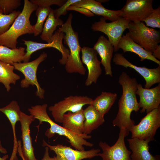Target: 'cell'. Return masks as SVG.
Masks as SVG:
<instances>
[{
  "label": "cell",
  "instance_id": "obj_1",
  "mask_svg": "<svg viewBox=\"0 0 160 160\" xmlns=\"http://www.w3.org/2000/svg\"><path fill=\"white\" fill-rule=\"evenodd\" d=\"M118 83L122 87V94L118 102V112L112 124L129 133L135 125V121L131 118V113L133 111L137 113L140 108L136 94L138 83L136 78L131 77L124 71L119 76Z\"/></svg>",
  "mask_w": 160,
  "mask_h": 160
},
{
  "label": "cell",
  "instance_id": "obj_2",
  "mask_svg": "<svg viewBox=\"0 0 160 160\" xmlns=\"http://www.w3.org/2000/svg\"><path fill=\"white\" fill-rule=\"evenodd\" d=\"M47 104H44L32 106L28 109L30 115L39 121V124L36 126L38 132L40 125L43 122H46L50 125V127L45 133V135L49 139L53 137L55 134L64 136L69 140L68 141L71 146L79 151H84V146L90 147L93 146V143L86 140L91 138V135L84 133L80 135L74 133L54 122L48 114L47 111Z\"/></svg>",
  "mask_w": 160,
  "mask_h": 160
},
{
  "label": "cell",
  "instance_id": "obj_3",
  "mask_svg": "<svg viewBox=\"0 0 160 160\" xmlns=\"http://www.w3.org/2000/svg\"><path fill=\"white\" fill-rule=\"evenodd\" d=\"M73 17L72 14L70 13L65 22L58 29L64 33V43L68 46L70 52L65 64V69L68 73H76L84 75L86 69L80 58L81 47L79 42L78 34L72 26Z\"/></svg>",
  "mask_w": 160,
  "mask_h": 160
},
{
  "label": "cell",
  "instance_id": "obj_4",
  "mask_svg": "<svg viewBox=\"0 0 160 160\" xmlns=\"http://www.w3.org/2000/svg\"><path fill=\"white\" fill-rule=\"evenodd\" d=\"M38 7L28 0H24L23 9L9 29L0 35V45L12 49L17 48V39L20 36L33 33L30 18Z\"/></svg>",
  "mask_w": 160,
  "mask_h": 160
},
{
  "label": "cell",
  "instance_id": "obj_5",
  "mask_svg": "<svg viewBox=\"0 0 160 160\" xmlns=\"http://www.w3.org/2000/svg\"><path fill=\"white\" fill-rule=\"evenodd\" d=\"M128 29L129 36L152 54L160 42V32L147 26L143 22L130 21Z\"/></svg>",
  "mask_w": 160,
  "mask_h": 160
},
{
  "label": "cell",
  "instance_id": "obj_6",
  "mask_svg": "<svg viewBox=\"0 0 160 160\" xmlns=\"http://www.w3.org/2000/svg\"><path fill=\"white\" fill-rule=\"evenodd\" d=\"M47 57V54L44 52L32 61L23 63H14L12 65L15 69L21 72L24 76V78L22 80L20 83L21 87L26 88L31 85L35 86L37 89L36 95L41 99H44L45 91L41 87L38 83L37 71L39 65L44 61Z\"/></svg>",
  "mask_w": 160,
  "mask_h": 160
},
{
  "label": "cell",
  "instance_id": "obj_7",
  "mask_svg": "<svg viewBox=\"0 0 160 160\" xmlns=\"http://www.w3.org/2000/svg\"><path fill=\"white\" fill-rule=\"evenodd\" d=\"M160 127V107L147 113L137 125L130 129L131 138H136L150 141L154 140V137Z\"/></svg>",
  "mask_w": 160,
  "mask_h": 160
},
{
  "label": "cell",
  "instance_id": "obj_8",
  "mask_svg": "<svg viewBox=\"0 0 160 160\" xmlns=\"http://www.w3.org/2000/svg\"><path fill=\"white\" fill-rule=\"evenodd\" d=\"M106 20L101 17L99 21L92 24L91 28L94 31L100 32L107 35L108 40L113 46L114 51L117 52L118 43L124 32L128 29L130 21L121 17L109 23Z\"/></svg>",
  "mask_w": 160,
  "mask_h": 160
},
{
  "label": "cell",
  "instance_id": "obj_9",
  "mask_svg": "<svg viewBox=\"0 0 160 160\" xmlns=\"http://www.w3.org/2000/svg\"><path fill=\"white\" fill-rule=\"evenodd\" d=\"M92 100L87 96L70 95L49 106L48 110L55 121L62 123L63 114L69 111L74 113L80 110L84 105H90Z\"/></svg>",
  "mask_w": 160,
  "mask_h": 160
},
{
  "label": "cell",
  "instance_id": "obj_10",
  "mask_svg": "<svg viewBox=\"0 0 160 160\" xmlns=\"http://www.w3.org/2000/svg\"><path fill=\"white\" fill-rule=\"evenodd\" d=\"M64 33L58 29L55 31L52 37V41L47 44L38 43L31 40H23L24 44L26 46V52L24 56L23 62H29L31 55L39 50L52 47L58 50L62 54V58L59 60L60 63L65 65L70 52L69 49L63 45V41Z\"/></svg>",
  "mask_w": 160,
  "mask_h": 160
},
{
  "label": "cell",
  "instance_id": "obj_11",
  "mask_svg": "<svg viewBox=\"0 0 160 160\" xmlns=\"http://www.w3.org/2000/svg\"><path fill=\"white\" fill-rule=\"evenodd\" d=\"M129 133L123 128L120 129L118 138L115 143L110 146L105 142L100 141L99 145L102 150L99 153L102 160H131L130 155L132 152L126 147L124 138Z\"/></svg>",
  "mask_w": 160,
  "mask_h": 160
},
{
  "label": "cell",
  "instance_id": "obj_12",
  "mask_svg": "<svg viewBox=\"0 0 160 160\" xmlns=\"http://www.w3.org/2000/svg\"><path fill=\"white\" fill-rule=\"evenodd\" d=\"M153 0H127L121 9V17L133 22H142L153 10Z\"/></svg>",
  "mask_w": 160,
  "mask_h": 160
},
{
  "label": "cell",
  "instance_id": "obj_13",
  "mask_svg": "<svg viewBox=\"0 0 160 160\" xmlns=\"http://www.w3.org/2000/svg\"><path fill=\"white\" fill-rule=\"evenodd\" d=\"M43 147H48L49 149L56 154L57 160H82L91 159L97 156L100 150L99 148H93L88 151L74 150L69 146L58 144L52 145L47 143L44 140L42 141Z\"/></svg>",
  "mask_w": 160,
  "mask_h": 160
},
{
  "label": "cell",
  "instance_id": "obj_14",
  "mask_svg": "<svg viewBox=\"0 0 160 160\" xmlns=\"http://www.w3.org/2000/svg\"><path fill=\"white\" fill-rule=\"evenodd\" d=\"M113 61L116 65L121 66L126 68L129 67L137 72L145 80V88H150L155 84L160 82V65L153 68H148L145 66H138L130 62L123 54L120 53L115 54Z\"/></svg>",
  "mask_w": 160,
  "mask_h": 160
},
{
  "label": "cell",
  "instance_id": "obj_15",
  "mask_svg": "<svg viewBox=\"0 0 160 160\" xmlns=\"http://www.w3.org/2000/svg\"><path fill=\"white\" fill-rule=\"evenodd\" d=\"M81 52L82 62L86 66L88 71L85 84L89 86L93 83H96L101 74V63L98 59L97 52L93 47H83Z\"/></svg>",
  "mask_w": 160,
  "mask_h": 160
},
{
  "label": "cell",
  "instance_id": "obj_16",
  "mask_svg": "<svg viewBox=\"0 0 160 160\" xmlns=\"http://www.w3.org/2000/svg\"><path fill=\"white\" fill-rule=\"evenodd\" d=\"M136 95L139 97V105L141 109V113L146 111L147 113L160 107V84L152 88H143L141 84L137 85Z\"/></svg>",
  "mask_w": 160,
  "mask_h": 160
},
{
  "label": "cell",
  "instance_id": "obj_17",
  "mask_svg": "<svg viewBox=\"0 0 160 160\" xmlns=\"http://www.w3.org/2000/svg\"><path fill=\"white\" fill-rule=\"evenodd\" d=\"M35 119L32 115H28L21 111L19 121L21 125L23 142L22 151L24 157L26 160H38L34 155L30 135V126Z\"/></svg>",
  "mask_w": 160,
  "mask_h": 160
},
{
  "label": "cell",
  "instance_id": "obj_18",
  "mask_svg": "<svg viewBox=\"0 0 160 160\" xmlns=\"http://www.w3.org/2000/svg\"><path fill=\"white\" fill-rule=\"evenodd\" d=\"M99 55L105 74L113 76L111 61L114 49L113 45L104 36H100L93 47Z\"/></svg>",
  "mask_w": 160,
  "mask_h": 160
},
{
  "label": "cell",
  "instance_id": "obj_19",
  "mask_svg": "<svg viewBox=\"0 0 160 160\" xmlns=\"http://www.w3.org/2000/svg\"><path fill=\"white\" fill-rule=\"evenodd\" d=\"M72 5L87 9L94 15L102 16L106 20L111 22L117 20L122 15L121 9L113 10L107 9L101 3L95 0H80Z\"/></svg>",
  "mask_w": 160,
  "mask_h": 160
},
{
  "label": "cell",
  "instance_id": "obj_20",
  "mask_svg": "<svg viewBox=\"0 0 160 160\" xmlns=\"http://www.w3.org/2000/svg\"><path fill=\"white\" fill-rule=\"evenodd\" d=\"M118 50L121 49L124 53L127 52H133L140 58V61L145 60H151L160 65V61L154 57L152 54L147 51L138 44L135 42L127 33L123 35L118 45Z\"/></svg>",
  "mask_w": 160,
  "mask_h": 160
},
{
  "label": "cell",
  "instance_id": "obj_21",
  "mask_svg": "<svg viewBox=\"0 0 160 160\" xmlns=\"http://www.w3.org/2000/svg\"><path fill=\"white\" fill-rule=\"evenodd\" d=\"M127 140L132 151L131 160H160L159 156H153L149 152L148 143L150 141L136 138L128 139Z\"/></svg>",
  "mask_w": 160,
  "mask_h": 160
},
{
  "label": "cell",
  "instance_id": "obj_22",
  "mask_svg": "<svg viewBox=\"0 0 160 160\" xmlns=\"http://www.w3.org/2000/svg\"><path fill=\"white\" fill-rule=\"evenodd\" d=\"M0 111L5 115L11 125L13 135L14 146L11 158L13 160H16L18 159L16 155L17 150L18 141L16 136L15 126L17 122L19 121L21 111L17 102L16 101L13 100L6 106L0 108Z\"/></svg>",
  "mask_w": 160,
  "mask_h": 160
},
{
  "label": "cell",
  "instance_id": "obj_23",
  "mask_svg": "<svg viewBox=\"0 0 160 160\" xmlns=\"http://www.w3.org/2000/svg\"><path fill=\"white\" fill-rule=\"evenodd\" d=\"M85 117L84 110L73 113L68 112L62 117V126L77 134H82L84 131Z\"/></svg>",
  "mask_w": 160,
  "mask_h": 160
},
{
  "label": "cell",
  "instance_id": "obj_24",
  "mask_svg": "<svg viewBox=\"0 0 160 160\" xmlns=\"http://www.w3.org/2000/svg\"><path fill=\"white\" fill-rule=\"evenodd\" d=\"M85 117L84 134L88 135L105 122L104 116L92 105H89L84 110Z\"/></svg>",
  "mask_w": 160,
  "mask_h": 160
},
{
  "label": "cell",
  "instance_id": "obj_25",
  "mask_svg": "<svg viewBox=\"0 0 160 160\" xmlns=\"http://www.w3.org/2000/svg\"><path fill=\"white\" fill-rule=\"evenodd\" d=\"M117 97L116 93L102 92L100 95L93 100L90 105L104 116L111 108Z\"/></svg>",
  "mask_w": 160,
  "mask_h": 160
},
{
  "label": "cell",
  "instance_id": "obj_26",
  "mask_svg": "<svg viewBox=\"0 0 160 160\" xmlns=\"http://www.w3.org/2000/svg\"><path fill=\"white\" fill-rule=\"evenodd\" d=\"M53 11L54 10L52 9L44 25L40 36L42 40L47 43L51 42L54 32L57 26H61L64 23L63 20L60 18L55 17Z\"/></svg>",
  "mask_w": 160,
  "mask_h": 160
},
{
  "label": "cell",
  "instance_id": "obj_27",
  "mask_svg": "<svg viewBox=\"0 0 160 160\" xmlns=\"http://www.w3.org/2000/svg\"><path fill=\"white\" fill-rule=\"evenodd\" d=\"M25 52L23 47L12 49L0 45V60L11 65L14 63H21Z\"/></svg>",
  "mask_w": 160,
  "mask_h": 160
},
{
  "label": "cell",
  "instance_id": "obj_28",
  "mask_svg": "<svg viewBox=\"0 0 160 160\" xmlns=\"http://www.w3.org/2000/svg\"><path fill=\"white\" fill-rule=\"evenodd\" d=\"M14 66L0 60V83L3 84L7 91L11 89L10 84H15L20 78V76L13 71Z\"/></svg>",
  "mask_w": 160,
  "mask_h": 160
},
{
  "label": "cell",
  "instance_id": "obj_29",
  "mask_svg": "<svg viewBox=\"0 0 160 160\" xmlns=\"http://www.w3.org/2000/svg\"><path fill=\"white\" fill-rule=\"evenodd\" d=\"M52 9L50 7H38L36 12L37 20L36 24L32 26L34 36H37L42 32L44 22Z\"/></svg>",
  "mask_w": 160,
  "mask_h": 160
},
{
  "label": "cell",
  "instance_id": "obj_30",
  "mask_svg": "<svg viewBox=\"0 0 160 160\" xmlns=\"http://www.w3.org/2000/svg\"><path fill=\"white\" fill-rule=\"evenodd\" d=\"M21 12L15 10L9 14L6 15L0 11V35L9 29Z\"/></svg>",
  "mask_w": 160,
  "mask_h": 160
},
{
  "label": "cell",
  "instance_id": "obj_31",
  "mask_svg": "<svg viewBox=\"0 0 160 160\" xmlns=\"http://www.w3.org/2000/svg\"><path fill=\"white\" fill-rule=\"evenodd\" d=\"M146 25L153 28H160V6L153 9L150 15L143 20Z\"/></svg>",
  "mask_w": 160,
  "mask_h": 160
},
{
  "label": "cell",
  "instance_id": "obj_32",
  "mask_svg": "<svg viewBox=\"0 0 160 160\" xmlns=\"http://www.w3.org/2000/svg\"><path fill=\"white\" fill-rule=\"evenodd\" d=\"M20 0H0V11L6 15L12 12L21 5Z\"/></svg>",
  "mask_w": 160,
  "mask_h": 160
},
{
  "label": "cell",
  "instance_id": "obj_33",
  "mask_svg": "<svg viewBox=\"0 0 160 160\" xmlns=\"http://www.w3.org/2000/svg\"><path fill=\"white\" fill-rule=\"evenodd\" d=\"M66 0H31L33 3L39 7H50L52 5H56L60 7L66 1Z\"/></svg>",
  "mask_w": 160,
  "mask_h": 160
},
{
  "label": "cell",
  "instance_id": "obj_34",
  "mask_svg": "<svg viewBox=\"0 0 160 160\" xmlns=\"http://www.w3.org/2000/svg\"><path fill=\"white\" fill-rule=\"evenodd\" d=\"M80 0H68L59 8L54 10V15L56 18H59L62 15H64L67 13V9L71 5L79 1Z\"/></svg>",
  "mask_w": 160,
  "mask_h": 160
},
{
  "label": "cell",
  "instance_id": "obj_35",
  "mask_svg": "<svg viewBox=\"0 0 160 160\" xmlns=\"http://www.w3.org/2000/svg\"><path fill=\"white\" fill-rule=\"evenodd\" d=\"M70 10L78 12L88 17H92L95 15L87 9L73 5L70 6L67 9V11Z\"/></svg>",
  "mask_w": 160,
  "mask_h": 160
},
{
  "label": "cell",
  "instance_id": "obj_36",
  "mask_svg": "<svg viewBox=\"0 0 160 160\" xmlns=\"http://www.w3.org/2000/svg\"><path fill=\"white\" fill-rule=\"evenodd\" d=\"M7 153V150L2 146L0 140V160H7L9 157L8 155L6 154Z\"/></svg>",
  "mask_w": 160,
  "mask_h": 160
},
{
  "label": "cell",
  "instance_id": "obj_37",
  "mask_svg": "<svg viewBox=\"0 0 160 160\" xmlns=\"http://www.w3.org/2000/svg\"><path fill=\"white\" fill-rule=\"evenodd\" d=\"M49 149L48 147H45L44 155L41 160H57L55 156H54L53 157H50L49 155Z\"/></svg>",
  "mask_w": 160,
  "mask_h": 160
},
{
  "label": "cell",
  "instance_id": "obj_38",
  "mask_svg": "<svg viewBox=\"0 0 160 160\" xmlns=\"http://www.w3.org/2000/svg\"><path fill=\"white\" fill-rule=\"evenodd\" d=\"M153 56L158 60L160 59V45H158L152 54Z\"/></svg>",
  "mask_w": 160,
  "mask_h": 160
},
{
  "label": "cell",
  "instance_id": "obj_39",
  "mask_svg": "<svg viewBox=\"0 0 160 160\" xmlns=\"http://www.w3.org/2000/svg\"><path fill=\"white\" fill-rule=\"evenodd\" d=\"M22 146L21 144V141L20 140L18 141V147L17 152L18 153L19 156L21 157L22 160H26L24 157L22 151Z\"/></svg>",
  "mask_w": 160,
  "mask_h": 160
},
{
  "label": "cell",
  "instance_id": "obj_40",
  "mask_svg": "<svg viewBox=\"0 0 160 160\" xmlns=\"http://www.w3.org/2000/svg\"><path fill=\"white\" fill-rule=\"evenodd\" d=\"M99 2H100L101 3L102 2H106L107 1H108L109 0H97Z\"/></svg>",
  "mask_w": 160,
  "mask_h": 160
}]
</instances>
